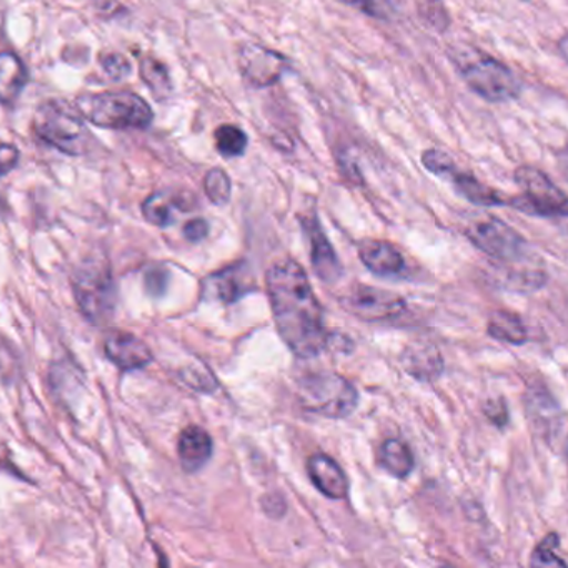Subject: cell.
<instances>
[{
    "label": "cell",
    "mask_w": 568,
    "mask_h": 568,
    "mask_svg": "<svg viewBox=\"0 0 568 568\" xmlns=\"http://www.w3.org/2000/svg\"><path fill=\"white\" fill-rule=\"evenodd\" d=\"M305 229H307L308 239H311L312 267H314L315 274L325 284H334L341 278L342 265L331 241L322 231L317 217H312L311 221L305 222Z\"/></svg>",
    "instance_id": "obj_12"
},
{
    "label": "cell",
    "mask_w": 568,
    "mask_h": 568,
    "mask_svg": "<svg viewBox=\"0 0 568 568\" xmlns=\"http://www.w3.org/2000/svg\"><path fill=\"white\" fill-rule=\"evenodd\" d=\"M344 304L355 317L367 322L395 321L407 308L400 295L362 284L351 288Z\"/></svg>",
    "instance_id": "obj_9"
},
{
    "label": "cell",
    "mask_w": 568,
    "mask_h": 568,
    "mask_svg": "<svg viewBox=\"0 0 568 568\" xmlns=\"http://www.w3.org/2000/svg\"><path fill=\"white\" fill-rule=\"evenodd\" d=\"M21 152L16 145L2 144L0 145V178H4L9 172L14 171L18 165Z\"/></svg>",
    "instance_id": "obj_32"
},
{
    "label": "cell",
    "mask_w": 568,
    "mask_h": 568,
    "mask_svg": "<svg viewBox=\"0 0 568 568\" xmlns=\"http://www.w3.org/2000/svg\"><path fill=\"white\" fill-rule=\"evenodd\" d=\"M558 545H560V537L557 534L547 535L535 548L531 564L537 567H555V565L565 567V561L557 555Z\"/></svg>",
    "instance_id": "obj_27"
},
{
    "label": "cell",
    "mask_w": 568,
    "mask_h": 568,
    "mask_svg": "<svg viewBox=\"0 0 568 568\" xmlns=\"http://www.w3.org/2000/svg\"><path fill=\"white\" fill-rule=\"evenodd\" d=\"M204 191L212 204H227L232 195V182L227 172L219 168L209 171L204 179Z\"/></svg>",
    "instance_id": "obj_26"
},
{
    "label": "cell",
    "mask_w": 568,
    "mask_h": 568,
    "mask_svg": "<svg viewBox=\"0 0 568 568\" xmlns=\"http://www.w3.org/2000/svg\"><path fill=\"white\" fill-rule=\"evenodd\" d=\"M182 199L169 192H155L151 197L145 199L142 204V214L145 221L158 227H169L174 222V207L187 211V205L182 204Z\"/></svg>",
    "instance_id": "obj_19"
},
{
    "label": "cell",
    "mask_w": 568,
    "mask_h": 568,
    "mask_svg": "<svg viewBox=\"0 0 568 568\" xmlns=\"http://www.w3.org/2000/svg\"><path fill=\"white\" fill-rule=\"evenodd\" d=\"M358 257L362 264L382 277H395L405 271V258L390 242L367 239L358 244Z\"/></svg>",
    "instance_id": "obj_14"
},
{
    "label": "cell",
    "mask_w": 568,
    "mask_h": 568,
    "mask_svg": "<svg viewBox=\"0 0 568 568\" xmlns=\"http://www.w3.org/2000/svg\"><path fill=\"white\" fill-rule=\"evenodd\" d=\"M215 148L219 154L225 159L241 158L245 154L248 145V138L237 125L225 124L215 131Z\"/></svg>",
    "instance_id": "obj_24"
},
{
    "label": "cell",
    "mask_w": 568,
    "mask_h": 568,
    "mask_svg": "<svg viewBox=\"0 0 568 568\" xmlns=\"http://www.w3.org/2000/svg\"><path fill=\"white\" fill-rule=\"evenodd\" d=\"M308 475L312 484L321 494L332 500H342L347 497L348 480L344 470L338 467L334 458L325 454H315L307 462Z\"/></svg>",
    "instance_id": "obj_15"
},
{
    "label": "cell",
    "mask_w": 568,
    "mask_h": 568,
    "mask_svg": "<svg viewBox=\"0 0 568 568\" xmlns=\"http://www.w3.org/2000/svg\"><path fill=\"white\" fill-rule=\"evenodd\" d=\"M288 59L261 44H244L239 51V69L248 84L257 89L277 84L288 72Z\"/></svg>",
    "instance_id": "obj_10"
},
{
    "label": "cell",
    "mask_w": 568,
    "mask_h": 568,
    "mask_svg": "<svg viewBox=\"0 0 568 568\" xmlns=\"http://www.w3.org/2000/svg\"><path fill=\"white\" fill-rule=\"evenodd\" d=\"M184 235L189 242H201L204 241L209 235V224L204 221V219H194V221H189L187 224L184 225Z\"/></svg>",
    "instance_id": "obj_34"
},
{
    "label": "cell",
    "mask_w": 568,
    "mask_h": 568,
    "mask_svg": "<svg viewBox=\"0 0 568 568\" xmlns=\"http://www.w3.org/2000/svg\"><path fill=\"white\" fill-rule=\"evenodd\" d=\"M465 235L478 251L500 262L520 257L527 247V242L517 231L494 215L475 219L465 229Z\"/></svg>",
    "instance_id": "obj_8"
},
{
    "label": "cell",
    "mask_w": 568,
    "mask_h": 568,
    "mask_svg": "<svg viewBox=\"0 0 568 568\" xmlns=\"http://www.w3.org/2000/svg\"><path fill=\"white\" fill-rule=\"evenodd\" d=\"M28 85V69L19 55L0 52V102L12 104L18 101Z\"/></svg>",
    "instance_id": "obj_17"
},
{
    "label": "cell",
    "mask_w": 568,
    "mask_h": 568,
    "mask_svg": "<svg viewBox=\"0 0 568 568\" xmlns=\"http://www.w3.org/2000/svg\"><path fill=\"white\" fill-rule=\"evenodd\" d=\"M447 179L468 202H471V204L480 205V207L507 205L508 201L504 195L498 194L497 191L488 187V185L481 184L477 178L467 174V172H462L458 168H455L454 171L448 174Z\"/></svg>",
    "instance_id": "obj_18"
},
{
    "label": "cell",
    "mask_w": 568,
    "mask_h": 568,
    "mask_svg": "<svg viewBox=\"0 0 568 568\" xmlns=\"http://www.w3.org/2000/svg\"><path fill=\"white\" fill-rule=\"evenodd\" d=\"M268 301L282 341L297 357H317L328 345L324 311L304 268L282 261L268 268Z\"/></svg>",
    "instance_id": "obj_1"
},
{
    "label": "cell",
    "mask_w": 568,
    "mask_h": 568,
    "mask_svg": "<svg viewBox=\"0 0 568 568\" xmlns=\"http://www.w3.org/2000/svg\"><path fill=\"white\" fill-rule=\"evenodd\" d=\"M105 355L121 371H138L152 362V351L141 338L129 332H112L105 338Z\"/></svg>",
    "instance_id": "obj_11"
},
{
    "label": "cell",
    "mask_w": 568,
    "mask_h": 568,
    "mask_svg": "<svg viewBox=\"0 0 568 568\" xmlns=\"http://www.w3.org/2000/svg\"><path fill=\"white\" fill-rule=\"evenodd\" d=\"M485 415H487L488 420H491V424L498 425V427H504L508 422V410L507 405L501 398L498 400H490L487 405H485Z\"/></svg>",
    "instance_id": "obj_33"
},
{
    "label": "cell",
    "mask_w": 568,
    "mask_h": 568,
    "mask_svg": "<svg viewBox=\"0 0 568 568\" xmlns=\"http://www.w3.org/2000/svg\"><path fill=\"white\" fill-rule=\"evenodd\" d=\"M422 165L427 169L430 174L437 175V178H448L452 171L457 168L454 159L447 154V152L440 151V149H428L422 154Z\"/></svg>",
    "instance_id": "obj_28"
},
{
    "label": "cell",
    "mask_w": 568,
    "mask_h": 568,
    "mask_svg": "<svg viewBox=\"0 0 568 568\" xmlns=\"http://www.w3.org/2000/svg\"><path fill=\"white\" fill-rule=\"evenodd\" d=\"M102 69L112 81H124L132 74V65L124 55L108 54L101 59Z\"/></svg>",
    "instance_id": "obj_29"
},
{
    "label": "cell",
    "mask_w": 568,
    "mask_h": 568,
    "mask_svg": "<svg viewBox=\"0 0 568 568\" xmlns=\"http://www.w3.org/2000/svg\"><path fill=\"white\" fill-rule=\"evenodd\" d=\"M302 407L325 418H345L357 408L358 394L354 385L334 372L305 375L298 382Z\"/></svg>",
    "instance_id": "obj_5"
},
{
    "label": "cell",
    "mask_w": 568,
    "mask_h": 568,
    "mask_svg": "<svg viewBox=\"0 0 568 568\" xmlns=\"http://www.w3.org/2000/svg\"><path fill=\"white\" fill-rule=\"evenodd\" d=\"M36 134L45 144L68 155H84L91 151L92 138L78 105L61 99L42 102L32 122Z\"/></svg>",
    "instance_id": "obj_3"
},
{
    "label": "cell",
    "mask_w": 568,
    "mask_h": 568,
    "mask_svg": "<svg viewBox=\"0 0 568 568\" xmlns=\"http://www.w3.org/2000/svg\"><path fill=\"white\" fill-rule=\"evenodd\" d=\"M381 464L395 478H405L414 470V455L404 442L388 438L381 448Z\"/></svg>",
    "instance_id": "obj_21"
},
{
    "label": "cell",
    "mask_w": 568,
    "mask_h": 568,
    "mask_svg": "<svg viewBox=\"0 0 568 568\" xmlns=\"http://www.w3.org/2000/svg\"><path fill=\"white\" fill-rule=\"evenodd\" d=\"M515 181L520 185L521 194L507 202L515 211L534 217L567 215V195L540 169L521 165L515 171Z\"/></svg>",
    "instance_id": "obj_6"
},
{
    "label": "cell",
    "mask_w": 568,
    "mask_h": 568,
    "mask_svg": "<svg viewBox=\"0 0 568 568\" xmlns=\"http://www.w3.org/2000/svg\"><path fill=\"white\" fill-rule=\"evenodd\" d=\"M139 74H141L142 81L151 89L155 98L168 99L171 95V75H169L168 68L158 59L151 58V55L142 59L141 65H139Z\"/></svg>",
    "instance_id": "obj_22"
},
{
    "label": "cell",
    "mask_w": 568,
    "mask_h": 568,
    "mask_svg": "<svg viewBox=\"0 0 568 568\" xmlns=\"http://www.w3.org/2000/svg\"><path fill=\"white\" fill-rule=\"evenodd\" d=\"M407 371L418 378L437 377L442 372V358L437 351L422 348L408 355Z\"/></svg>",
    "instance_id": "obj_25"
},
{
    "label": "cell",
    "mask_w": 568,
    "mask_h": 568,
    "mask_svg": "<svg viewBox=\"0 0 568 568\" xmlns=\"http://www.w3.org/2000/svg\"><path fill=\"white\" fill-rule=\"evenodd\" d=\"M75 298L85 317L102 324L112 317L115 288L111 272L101 262H89L79 268L74 278Z\"/></svg>",
    "instance_id": "obj_7"
},
{
    "label": "cell",
    "mask_w": 568,
    "mask_h": 568,
    "mask_svg": "<svg viewBox=\"0 0 568 568\" xmlns=\"http://www.w3.org/2000/svg\"><path fill=\"white\" fill-rule=\"evenodd\" d=\"M450 59L468 89L484 101L504 104L520 95L517 75L494 55L470 45H458L450 49Z\"/></svg>",
    "instance_id": "obj_2"
},
{
    "label": "cell",
    "mask_w": 568,
    "mask_h": 568,
    "mask_svg": "<svg viewBox=\"0 0 568 568\" xmlns=\"http://www.w3.org/2000/svg\"><path fill=\"white\" fill-rule=\"evenodd\" d=\"M345 4L354 6V8L361 9L365 14L372 16V18H388L392 12L388 0H344Z\"/></svg>",
    "instance_id": "obj_30"
},
{
    "label": "cell",
    "mask_w": 568,
    "mask_h": 568,
    "mask_svg": "<svg viewBox=\"0 0 568 568\" xmlns=\"http://www.w3.org/2000/svg\"><path fill=\"white\" fill-rule=\"evenodd\" d=\"M169 274L161 267L151 268L145 275V288L152 297H161L168 288Z\"/></svg>",
    "instance_id": "obj_31"
},
{
    "label": "cell",
    "mask_w": 568,
    "mask_h": 568,
    "mask_svg": "<svg viewBox=\"0 0 568 568\" xmlns=\"http://www.w3.org/2000/svg\"><path fill=\"white\" fill-rule=\"evenodd\" d=\"M488 334L497 341L510 345H521L527 342V327L517 314L507 311H497L488 321Z\"/></svg>",
    "instance_id": "obj_20"
},
{
    "label": "cell",
    "mask_w": 568,
    "mask_h": 568,
    "mask_svg": "<svg viewBox=\"0 0 568 568\" xmlns=\"http://www.w3.org/2000/svg\"><path fill=\"white\" fill-rule=\"evenodd\" d=\"M557 400H554L550 392L545 390L541 385H535L527 392V410L535 427L545 437H561L564 428V417L558 410Z\"/></svg>",
    "instance_id": "obj_13"
},
{
    "label": "cell",
    "mask_w": 568,
    "mask_h": 568,
    "mask_svg": "<svg viewBox=\"0 0 568 568\" xmlns=\"http://www.w3.org/2000/svg\"><path fill=\"white\" fill-rule=\"evenodd\" d=\"M212 450H214V444H212V437L207 430L197 425H191L182 430L181 437H179L178 454L185 471L192 474V471L201 470L211 460Z\"/></svg>",
    "instance_id": "obj_16"
},
{
    "label": "cell",
    "mask_w": 568,
    "mask_h": 568,
    "mask_svg": "<svg viewBox=\"0 0 568 568\" xmlns=\"http://www.w3.org/2000/svg\"><path fill=\"white\" fill-rule=\"evenodd\" d=\"M244 291L245 288L242 287L241 277H239L237 268L235 267L212 275L207 281V285H205V292H209L212 297L225 302V304H232V302L237 301L244 294Z\"/></svg>",
    "instance_id": "obj_23"
},
{
    "label": "cell",
    "mask_w": 568,
    "mask_h": 568,
    "mask_svg": "<svg viewBox=\"0 0 568 568\" xmlns=\"http://www.w3.org/2000/svg\"><path fill=\"white\" fill-rule=\"evenodd\" d=\"M2 211H4V202L0 199V215H2Z\"/></svg>",
    "instance_id": "obj_35"
},
{
    "label": "cell",
    "mask_w": 568,
    "mask_h": 568,
    "mask_svg": "<svg viewBox=\"0 0 568 568\" xmlns=\"http://www.w3.org/2000/svg\"><path fill=\"white\" fill-rule=\"evenodd\" d=\"M78 109L95 128L112 131H144L154 121L151 105L134 92L82 95L78 99Z\"/></svg>",
    "instance_id": "obj_4"
}]
</instances>
